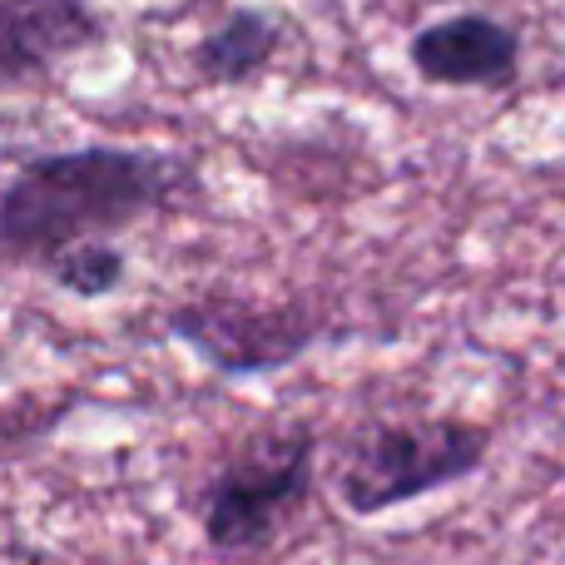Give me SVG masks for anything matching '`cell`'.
<instances>
[{"mask_svg": "<svg viewBox=\"0 0 565 565\" xmlns=\"http://www.w3.org/2000/svg\"><path fill=\"white\" fill-rule=\"evenodd\" d=\"M109 25L89 0H0V89L45 79L65 60L105 45Z\"/></svg>", "mask_w": 565, "mask_h": 565, "instance_id": "8992f818", "label": "cell"}, {"mask_svg": "<svg viewBox=\"0 0 565 565\" xmlns=\"http://www.w3.org/2000/svg\"><path fill=\"white\" fill-rule=\"evenodd\" d=\"M407 65L441 89H511L521 79V30L487 10H457L407 40Z\"/></svg>", "mask_w": 565, "mask_h": 565, "instance_id": "5b68a950", "label": "cell"}, {"mask_svg": "<svg viewBox=\"0 0 565 565\" xmlns=\"http://www.w3.org/2000/svg\"><path fill=\"white\" fill-rule=\"evenodd\" d=\"M199 164L154 145H75L30 154L0 184V254L45 268L75 244H99L184 204Z\"/></svg>", "mask_w": 565, "mask_h": 565, "instance_id": "6da1fadb", "label": "cell"}, {"mask_svg": "<svg viewBox=\"0 0 565 565\" xmlns=\"http://www.w3.org/2000/svg\"><path fill=\"white\" fill-rule=\"evenodd\" d=\"M169 338L184 342L218 377H268L282 372L322 338V318L302 298H254V292H199L169 308Z\"/></svg>", "mask_w": 565, "mask_h": 565, "instance_id": "277c9868", "label": "cell"}, {"mask_svg": "<svg viewBox=\"0 0 565 565\" xmlns=\"http://www.w3.org/2000/svg\"><path fill=\"white\" fill-rule=\"evenodd\" d=\"M282 40H288V20H282V10L244 0V6H234L224 20H214V25L199 35L189 65H194L199 85L238 89V85H254V79L274 65Z\"/></svg>", "mask_w": 565, "mask_h": 565, "instance_id": "52a82bcc", "label": "cell"}, {"mask_svg": "<svg viewBox=\"0 0 565 565\" xmlns=\"http://www.w3.org/2000/svg\"><path fill=\"white\" fill-rule=\"evenodd\" d=\"M322 441L312 422H268L218 451L199 487V526L214 556L238 561L274 546L288 516L318 487Z\"/></svg>", "mask_w": 565, "mask_h": 565, "instance_id": "3957f363", "label": "cell"}, {"mask_svg": "<svg viewBox=\"0 0 565 565\" xmlns=\"http://www.w3.org/2000/svg\"><path fill=\"white\" fill-rule=\"evenodd\" d=\"M40 274L55 282L60 292H70V298L99 302V298H109V292L125 288L129 254H125L119 238H99V244H75V248H65V254H55Z\"/></svg>", "mask_w": 565, "mask_h": 565, "instance_id": "ba28073f", "label": "cell"}, {"mask_svg": "<svg viewBox=\"0 0 565 565\" xmlns=\"http://www.w3.org/2000/svg\"><path fill=\"white\" fill-rule=\"evenodd\" d=\"M491 457V427L451 412H372L328 451L332 497L372 521L477 477Z\"/></svg>", "mask_w": 565, "mask_h": 565, "instance_id": "7a4b0ae2", "label": "cell"}]
</instances>
